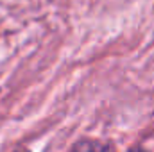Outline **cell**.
<instances>
[{"instance_id": "obj_2", "label": "cell", "mask_w": 154, "mask_h": 152, "mask_svg": "<svg viewBox=\"0 0 154 152\" xmlns=\"http://www.w3.org/2000/svg\"><path fill=\"white\" fill-rule=\"evenodd\" d=\"M129 152H145L143 149H134V150H129Z\"/></svg>"}, {"instance_id": "obj_1", "label": "cell", "mask_w": 154, "mask_h": 152, "mask_svg": "<svg viewBox=\"0 0 154 152\" xmlns=\"http://www.w3.org/2000/svg\"><path fill=\"white\" fill-rule=\"evenodd\" d=\"M72 152H106V150H104L99 143H93V141H82V143H79Z\"/></svg>"}]
</instances>
